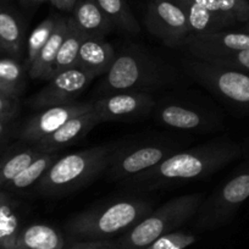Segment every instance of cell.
<instances>
[{
  "instance_id": "1",
  "label": "cell",
  "mask_w": 249,
  "mask_h": 249,
  "mask_svg": "<svg viewBox=\"0 0 249 249\" xmlns=\"http://www.w3.org/2000/svg\"><path fill=\"white\" fill-rule=\"evenodd\" d=\"M242 155V148L227 138H216L170 155L152 169L121 181L124 190L152 191L188 183L216 174Z\"/></svg>"
},
{
  "instance_id": "2",
  "label": "cell",
  "mask_w": 249,
  "mask_h": 249,
  "mask_svg": "<svg viewBox=\"0 0 249 249\" xmlns=\"http://www.w3.org/2000/svg\"><path fill=\"white\" fill-rule=\"evenodd\" d=\"M177 80L174 68L138 45L116 53L109 71L98 87L100 95L116 92H149L172 86Z\"/></svg>"
},
{
  "instance_id": "3",
  "label": "cell",
  "mask_w": 249,
  "mask_h": 249,
  "mask_svg": "<svg viewBox=\"0 0 249 249\" xmlns=\"http://www.w3.org/2000/svg\"><path fill=\"white\" fill-rule=\"evenodd\" d=\"M153 210V202L142 198H122L93 205L73 215L65 225L66 232L83 241H103L121 236Z\"/></svg>"
},
{
  "instance_id": "4",
  "label": "cell",
  "mask_w": 249,
  "mask_h": 249,
  "mask_svg": "<svg viewBox=\"0 0 249 249\" xmlns=\"http://www.w3.org/2000/svg\"><path fill=\"white\" fill-rule=\"evenodd\" d=\"M114 147L103 144L59 157L35 187V192L44 197H62L88 186L105 174Z\"/></svg>"
},
{
  "instance_id": "5",
  "label": "cell",
  "mask_w": 249,
  "mask_h": 249,
  "mask_svg": "<svg viewBox=\"0 0 249 249\" xmlns=\"http://www.w3.org/2000/svg\"><path fill=\"white\" fill-rule=\"evenodd\" d=\"M203 200L204 196L200 193L172 198L158 209L152 210L132 229L122 233L115 243L120 249H145L155 239L176 231L192 219Z\"/></svg>"
},
{
  "instance_id": "6",
  "label": "cell",
  "mask_w": 249,
  "mask_h": 249,
  "mask_svg": "<svg viewBox=\"0 0 249 249\" xmlns=\"http://www.w3.org/2000/svg\"><path fill=\"white\" fill-rule=\"evenodd\" d=\"M187 143L171 137L145 138L126 144L116 143L105 175L110 181L121 182L152 169L170 155L184 149Z\"/></svg>"
},
{
  "instance_id": "7",
  "label": "cell",
  "mask_w": 249,
  "mask_h": 249,
  "mask_svg": "<svg viewBox=\"0 0 249 249\" xmlns=\"http://www.w3.org/2000/svg\"><path fill=\"white\" fill-rule=\"evenodd\" d=\"M183 66L196 82L215 97L249 114V73L212 65L196 57L186 60Z\"/></svg>"
},
{
  "instance_id": "8",
  "label": "cell",
  "mask_w": 249,
  "mask_h": 249,
  "mask_svg": "<svg viewBox=\"0 0 249 249\" xmlns=\"http://www.w3.org/2000/svg\"><path fill=\"white\" fill-rule=\"evenodd\" d=\"M249 198V170L239 172L204 199L195 216L197 227L215 230L226 225Z\"/></svg>"
},
{
  "instance_id": "9",
  "label": "cell",
  "mask_w": 249,
  "mask_h": 249,
  "mask_svg": "<svg viewBox=\"0 0 249 249\" xmlns=\"http://www.w3.org/2000/svg\"><path fill=\"white\" fill-rule=\"evenodd\" d=\"M144 25L154 37L169 48L184 47L191 35L186 13L176 0H150Z\"/></svg>"
},
{
  "instance_id": "10",
  "label": "cell",
  "mask_w": 249,
  "mask_h": 249,
  "mask_svg": "<svg viewBox=\"0 0 249 249\" xmlns=\"http://www.w3.org/2000/svg\"><path fill=\"white\" fill-rule=\"evenodd\" d=\"M157 105L149 92H116L93 102V110L102 122L136 121L147 117Z\"/></svg>"
},
{
  "instance_id": "11",
  "label": "cell",
  "mask_w": 249,
  "mask_h": 249,
  "mask_svg": "<svg viewBox=\"0 0 249 249\" xmlns=\"http://www.w3.org/2000/svg\"><path fill=\"white\" fill-rule=\"evenodd\" d=\"M93 80L94 77L90 73L80 68L62 71L50 78L39 92L33 94L27 100V104L33 109L43 110L55 105L73 103Z\"/></svg>"
},
{
  "instance_id": "12",
  "label": "cell",
  "mask_w": 249,
  "mask_h": 249,
  "mask_svg": "<svg viewBox=\"0 0 249 249\" xmlns=\"http://www.w3.org/2000/svg\"><path fill=\"white\" fill-rule=\"evenodd\" d=\"M92 110L93 102H73L47 107L20 124L16 137L23 142L38 143L59 130L69 120Z\"/></svg>"
},
{
  "instance_id": "13",
  "label": "cell",
  "mask_w": 249,
  "mask_h": 249,
  "mask_svg": "<svg viewBox=\"0 0 249 249\" xmlns=\"http://www.w3.org/2000/svg\"><path fill=\"white\" fill-rule=\"evenodd\" d=\"M153 112L158 124L172 130L203 132L213 131L220 126L216 115L186 103H157Z\"/></svg>"
},
{
  "instance_id": "14",
  "label": "cell",
  "mask_w": 249,
  "mask_h": 249,
  "mask_svg": "<svg viewBox=\"0 0 249 249\" xmlns=\"http://www.w3.org/2000/svg\"><path fill=\"white\" fill-rule=\"evenodd\" d=\"M184 48L196 59L210 62L232 53L249 49V33L225 30L190 35L184 43Z\"/></svg>"
},
{
  "instance_id": "15",
  "label": "cell",
  "mask_w": 249,
  "mask_h": 249,
  "mask_svg": "<svg viewBox=\"0 0 249 249\" xmlns=\"http://www.w3.org/2000/svg\"><path fill=\"white\" fill-rule=\"evenodd\" d=\"M99 124H102V121L94 110H92L69 120L59 130L36 144L39 145L45 153H59L64 148L73 145L85 138Z\"/></svg>"
},
{
  "instance_id": "16",
  "label": "cell",
  "mask_w": 249,
  "mask_h": 249,
  "mask_svg": "<svg viewBox=\"0 0 249 249\" xmlns=\"http://www.w3.org/2000/svg\"><path fill=\"white\" fill-rule=\"evenodd\" d=\"M115 48L102 38L85 37L78 52L77 68L93 77L104 76L115 60Z\"/></svg>"
},
{
  "instance_id": "17",
  "label": "cell",
  "mask_w": 249,
  "mask_h": 249,
  "mask_svg": "<svg viewBox=\"0 0 249 249\" xmlns=\"http://www.w3.org/2000/svg\"><path fill=\"white\" fill-rule=\"evenodd\" d=\"M71 18L76 27L85 37L102 38L109 35L114 28L95 0H77L71 11Z\"/></svg>"
},
{
  "instance_id": "18",
  "label": "cell",
  "mask_w": 249,
  "mask_h": 249,
  "mask_svg": "<svg viewBox=\"0 0 249 249\" xmlns=\"http://www.w3.org/2000/svg\"><path fill=\"white\" fill-rule=\"evenodd\" d=\"M36 143L21 141L0 157V190H4L18 175L27 169L39 155L44 154Z\"/></svg>"
},
{
  "instance_id": "19",
  "label": "cell",
  "mask_w": 249,
  "mask_h": 249,
  "mask_svg": "<svg viewBox=\"0 0 249 249\" xmlns=\"http://www.w3.org/2000/svg\"><path fill=\"white\" fill-rule=\"evenodd\" d=\"M69 27V16H59L55 25L54 30H53L52 35H50L49 39L45 43L43 49L40 50L39 55L37 59L35 60L33 65L28 70V76L35 80H49L50 70H52L54 61L56 59V55L59 53L60 47H61L62 42L65 39L66 33H68Z\"/></svg>"
},
{
  "instance_id": "20",
  "label": "cell",
  "mask_w": 249,
  "mask_h": 249,
  "mask_svg": "<svg viewBox=\"0 0 249 249\" xmlns=\"http://www.w3.org/2000/svg\"><path fill=\"white\" fill-rule=\"evenodd\" d=\"M0 43L5 54L21 60L25 50V23L11 9L0 5Z\"/></svg>"
},
{
  "instance_id": "21",
  "label": "cell",
  "mask_w": 249,
  "mask_h": 249,
  "mask_svg": "<svg viewBox=\"0 0 249 249\" xmlns=\"http://www.w3.org/2000/svg\"><path fill=\"white\" fill-rule=\"evenodd\" d=\"M18 249H65V238L59 230L48 224L27 225L18 234Z\"/></svg>"
},
{
  "instance_id": "22",
  "label": "cell",
  "mask_w": 249,
  "mask_h": 249,
  "mask_svg": "<svg viewBox=\"0 0 249 249\" xmlns=\"http://www.w3.org/2000/svg\"><path fill=\"white\" fill-rule=\"evenodd\" d=\"M21 229L15 200L6 191L0 190V248L18 249Z\"/></svg>"
},
{
  "instance_id": "23",
  "label": "cell",
  "mask_w": 249,
  "mask_h": 249,
  "mask_svg": "<svg viewBox=\"0 0 249 249\" xmlns=\"http://www.w3.org/2000/svg\"><path fill=\"white\" fill-rule=\"evenodd\" d=\"M83 38H85V36L76 27L72 18L69 16L68 33H66L65 39L62 42L61 47H60L56 59L54 61V65H53L52 70H50L49 80L54 77L55 75H57V73L62 72V71L77 68L78 52H80V47Z\"/></svg>"
},
{
  "instance_id": "24",
  "label": "cell",
  "mask_w": 249,
  "mask_h": 249,
  "mask_svg": "<svg viewBox=\"0 0 249 249\" xmlns=\"http://www.w3.org/2000/svg\"><path fill=\"white\" fill-rule=\"evenodd\" d=\"M57 158H59L57 153H44V154L39 155L27 169L18 175L3 191L21 193L30 190L32 187H36Z\"/></svg>"
},
{
  "instance_id": "25",
  "label": "cell",
  "mask_w": 249,
  "mask_h": 249,
  "mask_svg": "<svg viewBox=\"0 0 249 249\" xmlns=\"http://www.w3.org/2000/svg\"><path fill=\"white\" fill-rule=\"evenodd\" d=\"M26 72L21 60L0 57V93L20 98L26 87Z\"/></svg>"
},
{
  "instance_id": "26",
  "label": "cell",
  "mask_w": 249,
  "mask_h": 249,
  "mask_svg": "<svg viewBox=\"0 0 249 249\" xmlns=\"http://www.w3.org/2000/svg\"><path fill=\"white\" fill-rule=\"evenodd\" d=\"M103 13L111 21L112 26L124 32L137 35L141 26L128 8L126 0H95Z\"/></svg>"
},
{
  "instance_id": "27",
  "label": "cell",
  "mask_w": 249,
  "mask_h": 249,
  "mask_svg": "<svg viewBox=\"0 0 249 249\" xmlns=\"http://www.w3.org/2000/svg\"><path fill=\"white\" fill-rule=\"evenodd\" d=\"M57 18L59 16H49L45 20H43L32 31V33L28 37L27 45H26V56L25 60H23V68H25L27 72L31 69V66L33 65L35 60L39 55L40 50L43 49L45 43L49 39L50 35H52L53 30H54L55 25H56Z\"/></svg>"
},
{
  "instance_id": "28",
  "label": "cell",
  "mask_w": 249,
  "mask_h": 249,
  "mask_svg": "<svg viewBox=\"0 0 249 249\" xmlns=\"http://www.w3.org/2000/svg\"><path fill=\"white\" fill-rule=\"evenodd\" d=\"M197 241V236L191 232L174 231L155 239L145 249H186Z\"/></svg>"
},
{
  "instance_id": "29",
  "label": "cell",
  "mask_w": 249,
  "mask_h": 249,
  "mask_svg": "<svg viewBox=\"0 0 249 249\" xmlns=\"http://www.w3.org/2000/svg\"><path fill=\"white\" fill-rule=\"evenodd\" d=\"M208 64L249 73V49L232 53V54L226 55V56L213 60Z\"/></svg>"
},
{
  "instance_id": "30",
  "label": "cell",
  "mask_w": 249,
  "mask_h": 249,
  "mask_svg": "<svg viewBox=\"0 0 249 249\" xmlns=\"http://www.w3.org/2000/svg\"><path fill=\"white\" fill-rule=\"evenodd\" d=\"M221 10L236 23L249 20V0H217Z\"/></svg>"
},
{
  "instance_id": "31",
  "label": "cell",
  "mask_w": 249,
  "mask_h": 249,
  "mask_svg": "<svg viewBox=\"0 0 249 249\" xmlns=\"http://www.w3.org/2000/svg\"><path fill=\"white\" fill-rule=\"evenodd\" d=\"M20 107L18 98L0 93V117H18Z\"/></svg>"
},
{
  "instance_id": "32",
  "label": "cell",
  "mask_w": 249,
  "mask_h": 249,
  "mask_svg": "<svg viewBox=\"0 0 249 249\" xmlns=\"http://www.w3.org/2000/svg\"><path fill=\"white\" fill-rule=\"evenodd\" d=\"M20 124L18 117H0V147L18 133Z\"/></svg>"
},
{
  "instance_id": "33",
  "label": "cell",
  "mask_w": 249,
  "mask_h": 249,
  "mask_svg": "<svg viewBox=\"0 0 249 249\" xmlns=\"http://www.w3.org/2000/svg\"><path fill=\"white\" fill-rule=\"evenodd\" d=\"M65 249H120L115 241H81L66 246Z\"/></svg>"
},
{
  "instance_id": "34",
  "label": "cell",
  "mask_w": 249,
  "mask_h": 249,
  "mask_svg": "<svg viewBox=\"0 0 249 249\" xmlns=\"http://www.w3.org/2000/svg\"><path fill=\"white\" fill-rule=\"evenodd\" d=\"M49 1L53 4V6H55V8L57 9V10L71 13L77 0H49Z\"/></svg>"
},
{
  "instance_id": "35",
  "label": "cell",
  "mask_w": 249,
  "mask_h": 249,
  "mask_svg": "<svg viewBox=\"0 0 249 249\" xmlns=\"http://www.w3.org/2000/svg\"><path fill=\"white\" fill-rule=\"evenodd\" d=\"M44 1H47V0H20V3L26 8H36Z\"/></svg>"
},
{
  "instance_id": "36",
  "label": "cell",
  "mask_w": 249,
  "mask_h": 249,
  "mask_svg": "<svg viewBox=\"0 0 249 249\" xmlns=\"http://www.w3.org/2000/svg\"><path fill=\"white\" fill-rule=\"evenodd\" d=\"M242 32L249 33V20L247 22L243 23V27H242Z\"/></svg>"
},
{
  "instance_id": "37",
  "label": "cell",
  "mask_w": 249,
  "mask_h": 249,
  "mask_svg": "<svg viewBox=\"0 0 249 249\" xmlns=\"http://www.w3.org/2000/svg\"><path fill=\"white\" fill-rule=\"evenodd\" d=\"M0 55H6L5 54V50H4L3 45H1V43H0Z\"/></svg>"
},
{
  "instance_id": "38",
  "label": "cell",
  "mask_w": 249,
  "mask_h": 249,
  "mask_svg": "<svg viewBox=\"0 0 249 249\" xmlns=\"http://www.w3.org/2000/svg\"><path fill=\"white\" fill-rule=\"evenodd\" d=\"M0 1H1V0H0Z\"/></svg>"
},
{
  "instance_id": "39",
  "label": "cell",
  "mask_w": 249,
  "mask_h": 249,
  "mask_svg": "<svg viewBox=\"0 0 249 249\" xmlns=\"http://www.w3.org/2000/svg\"><path fill=\"white\" fill-rule=\"evenodd\" d=\"M0 249H1V248H0Z\"/></svg>"
}]
</instances>
